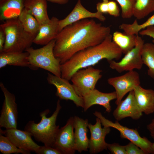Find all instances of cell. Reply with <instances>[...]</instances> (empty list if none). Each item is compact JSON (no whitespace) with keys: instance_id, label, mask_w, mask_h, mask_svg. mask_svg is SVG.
Wrapping results in <instances>:
<instances>
[{"instance_id":"obj_1","label":"cell","mask_w":154,"mask_h":154,"mask_svg":"<svg viewBox=\"0 0 154 154\" xmlns=\"http://www.w3.org/2000/svg\"><path fill=\"white\" fill-rule=\"evenodd\" d=\"M110 31V27L92 19L75 22L64 28L55 39L54 55L63 64L76 53L101 43Z\"/></svg>"},{"instance_id":"obj_2","label":"cell","mask_w":154,"mask_h":154,"mask_svg":"<svg viewBox=\"0 0 154 154\" xmlns=\"http://www.w3.org/2000/svg\"><path fill=\"white\" fill-rule=\"evenodd\" d=\"M122 52L113 41L110 34L100 44L81 50L61 64V77L68 80L73 74L80 69L94 66L101 60L109 62L121 58Z\"/></svg>"},{"instance_id":"obj_3","label":"cell","mask_w":154,"mask_h":154,"mask_svg":"<svg viewBox=\"0 0 154 154\" xmlns=\"http://www.w3.org/2000/svg\"><path fill=\"white\" fill-rule=\"evenodd\" d=\"M58 100L55 111L49 117L47 115L50 110L46 109L40 114L41 117L40 121L38 123L34 121H30L26 125L25 130L29 132L32 136L38 142L44 145L52 147L59 129V125H56L57 118L62 106Z\"/></svg>"},{"instance_id":"obj_4","label":"cell","mask_w":154,"mask_h":154,"mask_svg":"<svg viewBox=\"0 0 154 154\" xmlns=\"http://www.w3.org/2000/svg\"><path fill=\"white\" fill-rule=\"evenodd\" d=\"M0 28L5 37L3 51L24 52L33 43L35 37L24 30L18 18L5 21Z\"/></svg>"},{"instance_id":"obj_5","label":"cell","mask_w":154,"mask_h":154,"mask_svg":"<svg viewBox=\"0 0 154 154\" xmlns=\"http://www.w3.org/2000/svg\"><path fill=\"white\" fill-rule=\"evenodd\" d=\"M55 43L53 40L41 48L34 49L30 47L25 50L29 54L31 68H40L55 76H61V64L54 53Z\"/></svg>"},{"instance_id":"obj_6","label":"cell","mask_w":154,"mask_h":154,"mask_svg":"<svg viewBox=\"0 0 154 154\" xmlns=\"http://www.w3.org/2000/svg\"><path fill=\"white\" fill-rule=\"evenodd\" d=\"M144 40L139 36L136 35V44L135 47L125 54L119 62L112 60L108 62L109 66L119 73L134 69L141 70L143 64L142 53Z\"/></svg>"},{"instance_id":"obj_7","label":"cell","mask_w":154,"mask_h":154,"mask_svg":"<svg viewBox=\"0 0 154 154\" xmlns=\"http://www.w3.org/2000/svg\"><path fill=\"white\" fill-rule=\"evenodd\" d=\"M102 70L90 66L75 72L70 80L77 94L83 97L95 88L97 83L102 78Z\"/></svg>"},{"instance_id":"obj_8","label":"cell","mask_w":154,"mask_h":154,"mask_svg":"<svg viewBox=\"0 0 154 154\" xmlns=\"http://www.w3.org/2000/svg\"><path fill=\"white\" fill-rule=\"evenodd\" d=\"M94 114L100 120L103 126L112 127L119 131L121 138L127 139L142 149L146 154H151L152 143L145 137H141L136 129H130L121 125L118 121L114 123L106 118L102 113L95 111Z\"/></svg>"},{"instance_id":"obj_9","label":"cell","mask_w":154,"mask_h":154,"mask_svg":"<svg viewBox=\"0 0 154 154\" xmlns=\"http://www.w3.org/2000/svg\"><path fill=\"white\" fill-rule=\"evenodd\" d=\"M0 87L5 97L1 111L0 127L6 129L17 128L18 110L15 96L3 83H0Z\"/></svg>"},{"instance_id":"obj_10","label":"cell","mask_w":154,"mask_h":154,"mask_svg":"<svg viewBox=\"0 0 154 154\" xmlns=\"http://www.w3.org/2000/svg\"><path fill=\"white\" fill-rule=\"evenodd\" d=\"M107 81L115 90L117 95L115 103L117 105L127 93L133 90L140 84L139 75L134 70L127 71L120 76L109 78Z\"/></svg>"},{"instance_id":"obj_11","label":"cell","mask_w":154,"mask_h":154,"mask_svg":"<svg viewBox=\"0 0 154 154\" xmlns=\"http://www.w3.org/2000/svg\"><path fill=\"white\" fill-rule=\"evenodd\" d=\"M48 83L56 88V95L60 100L72 101L78 107H84L83 97L79 96L76 92L72 84L68 80L48 73L46 77Z\"/></svg>"},{"instance_id":"obj_12","label":"cell","mask_w":154,"mask_h":154,"mask_svg":"<svg viewBox=\"0 0 154 154\" xmlns=\"http://www.w3.org/2000/svg\"><path fill=\"white\" fill-rule=\"evenodd\" d=\"M73 119L74 117H70L65 125L59 129L52 146L61 154H73L76 151Z\"/></svg>"},{"instance_id":"obj_13","label":"cell","mask_w":154,"mask_h":154,"mask_svg":"<svg viewBox=\"0 0 154 154\" xmlns=\"http://www.w3.org/2000/svg\"><path fill=\"white\" fill-rule=\"evenodd\" d=\"M90 133L89 139V152L90 154H96L107 149L106 143L105 141L106 136L110 133V127H101V123L98 117L96 119V123L94 125L88 124Z\"/></svg>"},{"instance_id":"obj_14","label":"cell","mask_w":154,"mask_h":154,"mask_svg":"<svg viewBox=\"0 0 154 154\" xmlns=\"http://www.w3.org/2000/svg\"><path fill=\"white\" fill-rule=\"evenodd\" d=\"M142 113L136 101L133 90L117 105L113 114L116 120L119 121L128 117L135 120L139 119L142 116Z\"/></svg>"},{"instance_id":"obj_15","label":"cell","mask_w":154,"mask_h":154,"mask_svg":"<svg viewBox=\"0 0 154 154\" xmlns=\"http://www.w3.org/2000/svg\"><path fill=\"white\" fill-rule=\"evenodd\" d=\"M0 134L4 135L14 144L20 149L30 152H35L40 146L33 141L31 133L26 130H21L17 128L3 130L0 128Z\"/></svg>"},{"instance_id":"obj_16","label":"cell","mask_w":154,"mask_h":154,"mask_svg":"<svg viewBox=\"0 0 154 154\" xmlns=\"http://www.w3.org/2000/svg\"><path fill=\"white\" fill-rule=\"evenodd\" d=\"M103 14L97 11H90L83 6L80 0H78L71 12L64 19L59 20L60 32L66 26L84 19L95 18L104 22L106 18Z\"/></svg>"},{"instance_id":"obj_17","label":"cell","mask_w":154,"mask_h":154,"mask_svg":"<svg viewBox=\"0 0 154 154\" xmlns=\"http://www.w3.org/2000/svg\"><path fill=\"white\" fill-rule=\"evenodd\" d=\"M84 101V110L86 112L92 106L98 105L103 106L106 112L110 113L111 110L110 102L116 99L115 91L106 93L102 92L95 88L83 97Z\"/></svg>"},{"instance_id":"obj_18","label":"cell","mask_w":154,"mask_h":154,"mask_svg":"<svg viewBox=\"0 0 154 154\" xmlns=\"http://www.w3.org/2000/svg\"><path fill=\"white\" fill-rule=\"evenodd\" d=\"M88 124V119L74 117L75 149L80 153L88 151L89 148V139L87 136Z\"/></svg>"},{"instance_id":"obj_19","label":"cell","mask_w":154,"mask_h":154,"mask_svg":"<svg viewBox=\"0 0 154 154\" xmlns=\"http://www.w3.org/2000/svg\"><path fill=\"white\" fill-rule=\"evenodd\" d=\"M59 20L53 17L49 22L40 25L38 33L35 37L33 43L40 45H45L54 40L60 31Z\"/></svg>"},{"instance_id":"obj_20","label":"cell","mask_w":154,"mask_h":154,"mask_svg":"<svg viewBox=\"0 0 154 154\" xmlns=\"http://www.w3.org/2000/svg\"><path fill=\"white\" fill-rule=\"evenodd\" d=\"M136 101L140 110L146 115L154 112V90L145 89L140 85L133 90Z\"/></svg>"},{"instance_id":"obj_21","label":"cell","mask_w":154,"mask_h":154,"mask_svg":"<svg viewBox=\"0 0 154 154\" xmlns=\"http://www.w3.org/2000/svg\"><path fill=\"white\" fill-rule=\"evenodd\" d=\"M25 0H3L0 1V19L5 21L18 18L25 7Z\"/></svg>"},{"instance_id":"obj_22","label":"cell","mask_w":154,"mask_h":154,"mask_svg":"<svg viewBox=\"0 0 154 154\" xmlns=\"http://www.w3.org/2000/svg\"><path fill=\"white\" fill-rule=\"evenodd\" d=\"M28 56V52L25 51H3L0 53V68L7 65L27 67L31 68Z\"/></svg>"},{"instance_id":"obj_23","label":"cell","mask_w":154,"mask_h":154,"mask_svg":"<svg viewBox=\"0 0 154 154\" xmlns=\"http://www.w3.org/2000/svg\"><path fill=\"white\" fill-rule=\"evenodd\" d=\"M46 0H25V8L29 10L40 25L49 22Z\"/></svg>"},{"instance_id":"obj_24","label":"cell","mask_w":154,"mask_h":154,"mask_svg":"<svg viewBox=\"0 0 154 154\" xmlns=\"http://www.w3.org/2000/svg\"><path fill=\"white\" fill-rule=\"evenodd\" d=\"M113 41L125 54L133 49L136 44V35L127 34L116 31L112 35Z\"/></svg>"},{"instance_id":"obj_25","label":"cell","mask_w":154,"mask_h":154,"mask_svg":"<svg viewBox=\"0 0 154 154\" xmlns=\"http://www.w3.org/2000/svg\"><path fill=\"white\" fill-rule=\"evenodd\" d=\"M18 19L24 30L35 37L38 31L40 25L30 11L24 7Z\"/></svg>"},{"instance_id":"obj_26","label":"cell","mask_w":154,"mask_h":154,"mask_svg":"<svg viewBox=\"0 0 154 154\" xmlns=\"http://www.w3.org/2000/svg\"><path fill=\"white\" fill-rule=\"evenodd\" d=\"M154 11V0H135L133 16L140 20Z\"/></svg>"},{"instance_id":"obj_27","label":"cell","mask_w":154,"mask_h":154,"mask_svg":"<svg viewBox=\"0 0 154 154\" xmlns=\"http://www.w3.org/2000/svg\"><path fill=\"white\" fill-rule=\"evenodd\" d=\"M142 58L143 64L148 67L147 73L154 80V44L146 43L144 44Z\"/></svg>"},{"instance_id":"obj_28","label":"cell","mask_w":154,"mask_h":154,"mask_svg":"<svg viewBox=\"0 0 154 154\" xmlns=\"http://www.w3.org/2000/svg\"><path fill=\"white\" fill-rule=\"evenodd\" d=\"M154 25V14L141 24H139L137 19H136L131 24L123 23L119 26V27L127 34L138 35L141 31L146 29L148 27Z\"/></svg>"},{"instance_id":"obj_29","label":"cell","mask_w":154,"mask_h":154,"mask_svg":"<svg viewBox=\"0 0 154 154\" xmlns=\"http://www.w3.org/2000/svg\"><path fill=\"white\" fill-rule=\"evenodd\" d=\"M0 151L3 154L21 153L29 154L30 152L19 148L6 136L0 135Z\"/></svg>"},{"instance_id":"obj_30","label":"cell","mask_w":154,"mask_h":154,"mask_svg":"<svg viewBox=\"0 0 154 154\" xmlns=\"http://www.w3.org/2000/svg\"><path fill=\"white\" fill-rule=\"evenodd\" d=\"M121 8V16L124 19L133 16V10L135 0H116Z\"/></svg>"},{"instance_id":"obj_31","label":"cell","mask_w":154,"mask_h":154,"mask_svg":"<svg viewBox=\"0 0 154 154\" xmlns=\"http://www.w3.org/2000/svg\"><path fill=\"white\" fill-rule=\"evenodd\" d=\"M107 149L113 154H127L125 146L119 145L117 143H107Z\"/></svg>"},{"instance_id":"obj_32","label":"cell","mask_w":154,"mask_h":154,"mask_svg":"<svg viewBox=\"0 0 154 154\" xmlns=\"http://www.w3.org/2000/svg\"><path fill=\"white\" fill-rule=\"evenodd\" d=\"M35 152L37 154H61L56 149L45 145L40 146Z\"/></svg>"},{"instance_id":"obj_33","label":"cell","mask_w":154,"mask_h":154,"mask_svg":"<svg viewBox=\"0 0 154 154\" xmlns=\"http://www.w3.org/2000/svg\"><path fill=\"white\" fill-rule=\"evenodd\" d=\"M125 146L127 154H146L142 149L131 142Z\"/></svg>"},{"instance_id":"obj_34","label":"cell","mask_w":154,"mask_h":154,"mask_svg":"<svg viewBox=\"0 0 154 154\" xmlns=\"http://www.w3.org/2000/svg\"><path fill=\"white\" fill-rule=\"evenodd\" d=\"M108 13L115 17H118L120 15L119 9L116 2L109 1Z\"/></svg>"},{"instance_id":"obj_35","label":"cell","mask_w":154,"mask_h":154,"mask_svg":"<svg viewBox=\"0 0 154 154\" xmlns=\"http://www.w3.org/2000/svg\"><path fill=\"white\" fill-rule=\"evenodd\" d=\"M108 0H103L102 2L98 3L96 7L97 11L103 14L108 13Z\"/></svg>"},{"instance_id":"obj_36","label":"cell","mask_w":154,"mask_h":154,"mask_svg":"<svg viewBox=\"0 0 154 154\" xmlns=\"http://www.w3.org/2000/svg\"><path fill=\"white\" fill-rule=\"evenodd\" d=\"M139 34L142 36H149L153 38V42L154 44V26H151L148 27L145 29L140 31Z\"/></svg>"},{"instance_id":"obj_37","label":"cell","mask_w":154,"mask_h":154,"mask_svg":"<svg viewBox=\"0 0 154 154\" xmlns=\"http://www.w3.org/2000/svg\"><path fill=\"white\" fill-rule=\"evenodd\" d=\"M5 41V37L3 30L0 28V52L3 51V48Z\"/></svg>"},{"instance_id":"obj_38","label":"cell","mask_w":154,"mask_h":154,"mask_svg":"<svg viewBox=\"0 0 154 154\" xmlns=\"http://www.w3.org/2000/svg\"><path fill=\"white\" fill-rule=\"evenodd\" d=\"M147 128L150 132L151 136L154 139V118L151 122L147 125Z\"/></svg>"},{"instance_id":"obj_39","label":"cell","mask_w":154,"mask_h":154,"mask_svg":"<svg viewBox=\"0 0 154 154\" xmlns=\"http://www.w3.org/2000/svg\"><path fill=\"white\" fill-rule=\"evenodd\" d=\"M51 2L60 5H63L67 3L69 0H46Z\"/></svg>"},{"instance_id":"obj_40","label":"cell","mask_w":154,"mask_h":154,"mask_svg":"<svg viewBox=\"0 0 154 154\" xmlns=\"http://www.w3.org/2000/svg\"><path fill=\"white\" fill-rule=\"evenodd\" d=\"M151 154H154V142L152 143L151 145Z\"/></svg>"},{"instance_id":"obj_41","label":"cell","mask_w":154,"mask_h":154,"mask_svg":"<svg viewBox=\"0 0 154 154\" xmlns=\"http://www.w3.org/2000/svg\"><path fill=\"white\" fill-rule=\"evenodd\" d=\"M2 0H0V1H1Z\"/></svg>"}]
</instances>
